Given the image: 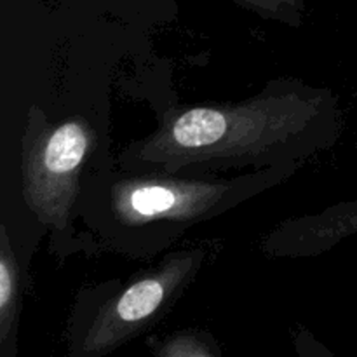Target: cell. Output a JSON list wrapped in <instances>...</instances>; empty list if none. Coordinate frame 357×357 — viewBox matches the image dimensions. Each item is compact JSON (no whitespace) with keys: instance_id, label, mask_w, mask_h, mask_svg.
Wrapping results in <instances>:
<instances>
[{"instance_id":"obj_1","label":"cell","mask_w":357,"mask_h":357,"mask_svg":"<svg viewBox=\"0 0 357 357\" xmlns=\"http://www.w3.org/2000/svg\"><path fill=\"white\" fill-rule=\"evenodd\" d=\"M335 93L298 80H275L239 103L195 105L166 112L159 128L124 150V171L298 166L340 136Z\"/></svg>"},{"instance_id":"obj_2","label":"cell","mask_w":357,"mask_h":357,"mask_svg":"<svg viewBox=\"0 0 357 357\" xmlns=\"http://www.w3.org/2000/svg\"><path fill=\"white\" fill-rule=\"evenodd\" d=\"M295 171L296 166L265 167L230 180L126 171L96 178L80 213L86 211L91 225L121 250L155 253L188 227L216 218L293 176Z\"/></svg>"},{"instance_id":"obj_3","label":"cell","mask_w":357,"mask_h":357,"mask_svg":"<svg viewBox=\"0 0 357 357\" xmlns=\"http://www.w3.org/2000/svg\"><path fill=\"white\" fill-rule=\"evenodd\" d=\"M93 143L94 131L86 119L52 124L44 112L31 108L23 136L21 183L28 209L42 223L66 230Z\"/></svg>"},{"instance_id":"obj_4","label":"cell","mask_w":357,"mask_h":357,"mask_svg":"<svg viewBox=\"0 0 357 357\" xmlns=\"http://www.w3.org/2000/svg\"><path fill=\"white\" fill-rule=\"evenodd\" d=\"M204 261V251H178L150 274L108 300L96 312L77 354L103 356L149 330L185 291Z\"/></svg>"},{"instance_id":"obj_5","label":"cell","mask_w":357,"mask_h":357,"mask_svg":"<svg viewBox=\"0 0 357 357\" xmlns=\"http://www.w3.org/2000/svg\"><path fill=\"white\" fill-rule=\"evenodd\" d=\"M20 317V264L10 246L6 225L0 227V345L7 347L16 342Z\"/></svg>"},{"instance_id":"obj_6","label":"cell","mask_w":357,"mask_h":357,"mask_svg":"<svg viewBox=\"0 0 357 357\" xmlns=\"http://www.w3.org/2000/svg\"><path fill=\"white\" fill-rule=\"evenodd\" d=\"M310 241H307L309 246H321L324 241H328V246L337 243L340 237L347 234L357 232V204L338 206L330 209L323 216L309 220Z\"/></svg>"},{"instance_id":"obj_7","label":"cell","mask_w":357,"mask_h":357,"mask_svg":"<svg viewBox=\"0 0 357 357\" xmlns=\"http://www.w3.org/2000/svg\"><path fill=\"white\" fill-rule=\"evenodd\" d=\"M218 352L206 342L204 337L194 331H185L176 333L162 344V347L157 351V356L162 357H208L215 356Z\"/></svg>"},{"instance_id":"obj_8","label":"cell","mask_w":357,"mask_h":357,"mask_svg":"<svg viewBox=\"0 0 357 357\" xmlns=\"http://www.w3.org/2000/svg\"><path fill=\"white\" fill-rule=\"evenodd\" d=\"M239 2L264 16L281 20L288 24L300 23V10H302L300 0H239Z\"/></svg>"}]
</instances>
